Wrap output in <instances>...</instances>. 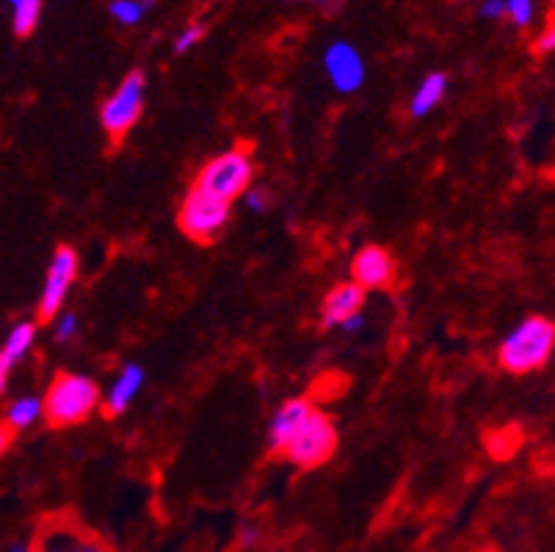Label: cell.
<instances>
[{
	"instance_id": "cell-1",
	"label": "cell",
	"mask_w": 555,
	"mask_h": 552,
	"mask_svg": "<svg viewBox=\"0 0 555 552\" xmlns=\"http://www.w3.org/2000/svg\"><path fill=\"white\" fill-rule=\"evenodd\" d=\"M100 406V387L89 376L58 370L45 398H42V420L47 428H72L86 423Z\"/></svg>"
},
{
	"instance_id": "cell-2",
	"label": "cell",
	"mask_w": 555,
	"mask_h": 552,
	"mask_svg": "<svg viewBox=\"0 0 555 552\" xmlns=\"http://www.w3.org/2000/svg\"><path fill=\"white\" fill-rule=\"evenodd\" d=\"M555 348V323L542 315H531L503 340L498 351L500 368L514 376H525L547 365Z\"/></svg>"
},
{
	"instance_id": "cell-3",
	"label": "cell",
	"mask_w": 555,
	"mask_h": 552,
	"mask_svg": "<svg viewBox=\"0 0 555 552\" xmlns=\"http://www.w3.org/2000/svg\"><path fill=\"white\" fill-rule=\"evenodd\" d=\"M147 100V75L144 69H130L100 108V125L108 136L111 150L122 147V141L130 136V130L139 125Z\"/></svg>"
},
{
	"instance_id": "cell-4",
	"label": "cell",
	"mask_w": 555,
	"mask_h": 552,
	"mask_svg": "<svg viewBox=\"0 0 555 552\" xmlns=\"http://www.w3.org/2000/svg\"><path fill=\"white\" fill-rule=\"evenodd\" d=\"M249 152H252L249 147H238V150L216 155L213 161H208L199 169L194 188L232 205L235 199H241L252 188L255 166H252V155Z\"/></svg>"
},
{
	"instance_id": "cell-5",
	"label": "cell",
	"mask_w": 555,
	"mask_h": 552,
	"mask_svg": "<svg viewBox=\"0 0 555 552\" xmlns=\"http://www.w3.org/2000/svg\"><path fill=\"white\" fill-rule=\"evenodd\" d=\"M31 552H114V547L75 514L56 511L36 525Z\"/></svg>"
},
{
	"instance_id": "cell-6",
	"label": "cell",
	"mask_w": 555,
	"mask_h": 552,
	"mask_svg": "<svg viewBox=\"0 0 555 552\" xmlns=\"http://www.w3.org/2000/svg\"><path fill=\"white\" fill-rule=\"evenodd\" d=\"M337 442H340V437H337L335 420L315 406L313 412L304 417L299 431L290 437V442L282 450V456L301 472L318 470V467H324L326 461L335 456Z\"/></svg>"
},
{
	"instance_id": "cell-7",
	"label": "cell",
	"mask_w": 555,
	"mask_h": 552,
	"mask_svg": "<svg viewBox=\"0 0 555 552\" xmlns=\"http://www.w3.org/2000/svg\"><path fill=\"white\" fill-rule=\"evenodd\" d=\"M227 221H230V205L221 202V199H213L199 188H191L180 202V210H177L180 232L188 241L202 243V246L219 241Z\"/></svg>"
},
{
	"instance_id": "cell-8",
	"label": "cell",
	"mask_w": 555,
	"mask_h": 552,
	"mask_svg": "<svg viewBox=\"0 0 555 552\" xmlns=\"http://www.w3.org/2000/svg\"><path fill=\"white\" fill-rule=\"evenodd\" d=\"M78 252L72 246H58L50 260V268L45 274V288L39 296V307H36V321L50 323L56 321L58 312L64 307V301L70 296V288L78 279Z\"/></svg>"
},
{
	"instance_id": "cell-9",
	"label": "cell",
	"mask_w": 555,
	"mask_h": 552,
	"mask_svg": "<svg viewBox=\"0 0 555 552\" xmlns=\"http://www.w3.org/2000/svg\"><path fill=\"white\" fill-rule=\"evenodd\" d=\"M324 69L329 75V81L340 94H354L362 89L365 83V58L357 47L337 39L324 50Z\"/></svg>"
},
{
	"instance_id": "cell-10",
	"label": "cell",
	"mask_w": 555,
	"mask_h": 552,
	"mask_svg": "<svg viewBox=\"0 0 555 552\" xmlns=\"http://www.w3.org/2000/svg\"><path fill=\"white\" fill-rule=\"evenodd\" d=\"M398 274L395 257L384 246H365L359 249L354 263H351V282L365 290L390 288Z\"/></svg>"
},
{
	"instance_id": "cell-11",
	"label": "cell",
	"mask_w": 555,
	"mask_h": 552,
	"mask_svg": "<svg viewBox=\"0 0 555 552\" xmlns=\"http://www.w3.org/2000/svg\"><path fill=\"white\" fill-rule=\"evenodd\" d=\"M365 307V290L354 285V282H340L326 293L324 307H321V326L324 329H335L343 326L348 318L359 315Z\"/></svg>"
},
{
	"instance_id": "cell-12",
	"label": "cell",
	"mask_w": 555,
	"mask_h": 552,
	"mask_svg": "<svg viewBox=\"0 0 555 552\" xmlns=\"http://www.w3.org/2000/svg\"><path fill=\"white\" fill-rule=\"evenodd\" d=\"M315 406L310 398H290L277 409L271 428H268V450L274 456H282V450L290 442V437L299 431V426L304 423V417L313 412Z\"/></svg>"
},
{
	"instance_id": "cell-13",
	"label": "cell",
	"mask_w": 555,
	"mask_h": 552,
	"mask_svg": "<svg viewBox=\"0 0 555 552\" xmlns=\"http://www.w3.org/2000/svg\"><path fill=\"white\" fill-rule=\"evenodd\" d=\"M144 379H147V373H144V368L136 365V362H130V365L122 368V373H119L114 384H111V390L105 392L103 414L108 417V420L128 412V406L133 403V398H136L141 387H144Z\"/></svg>"
},
{
	"instance_id": "cell-14",
	"label": "cell",
	"mask_w": 555,
	"mask_h": 552,
	"mask_svg": "<svg viewBox=\"0 0 555 552\" xmlns=\"http://www.w3.org/2000/svg\"><path fill=\"white\" fill-rule=\"evenodd\" d=\"M445 92H448V75L445 72H428L412 94V100H409V114L415 119L428 116L442 103Z\"/></svg>"
},
{
	"instance_id": "cell-15",
	"label": "cell",
	"mask_w": 555,
	"mask_h": 552,
	"mask_svg": "<svg viewBox=\"0 0 555 552\" xmlns=\"http://www.w3.org/2000/svg\"><path fill=\"white\" fill-rule=\"evenodd\" d=\"M34 340H36L34 321L17 323L12 332H9V337H6L3 348H0V359H3L9 368H14L17 362H23V359L28 357V351L34 348Z\"/></svg>"
},
{
	"instance_id": "cell-16",
	"label": "cell",
	"mask_w": 555,
	"mask_h": 552,
	"mask_svg": "<svg viewBox=\"0 0 555 552\" xmlns=\"http://www.w3.org/2000/svg\"><path fill=\"white\" fill-rule=\"evenodd\" d=\"M42 417V398H34V395H23L6 406V414H3V423L14 431H25L31 428Z\"/></svg>"
},
{
	"instance_id": "cell-17",
	"label": "cell",
	"mask_w": 555,
	"mask_h": 552,
	"mask_svg": "<svg viewBox=\"0 0 555 552\" xmlns=\"http://www.w3.org/2000/svg\"><path fill=\"white\" fill-rule=\"evenodd\" d=\"M12 6V28L17 39H28L42 20V0H6Z\"/></svg>"
},
{
	"instance_id": "cell-18",
	"label": "cell",
	"mask_w": 555,
	"mask_h": 552,
	"mask_svg": "<svg viewBox=\"0 0 555 552\" xmlns=\"http://www.w3.org/2000/svg\"><path fill=\"white\" fill-rule=\"evenodd\" d=\"M108 14L114 17L116 23L133 28V25H139L150 12L144 9L141 0H111V3H108Z\"/></svg>"
},
{
	"instance_id": "cell-19",
	"label": "cell",
	"mask_w": 555,
	"mask_h": 552,
	"mask_svg": "<svg viewBox=\"0 0 555 552\" xmlns=\"http://www.w3.org/2000/svg\"><path fill=\"white\" fill-rule=\"evenodd\" d=\"M520 442L522 437L517 428H500V431H495L489 437V450H492L495 459H509L511 453L520 448Z\"/></svg>"
},
{
	"instance_id": "cell-20",
	"label": "cell",
	"mask_w": 555,
	"mask_h": 552,
	"mask_svg": "<svg viewBox=\"0 0 555 552\" xmlns=\"http://www.w3.org/2000/svg\"><path fill=\"white\" fill-rule=\"evenodd\" d=\"M202 36H205V25H188V28H183L180 34L174 36V45L172 50L177 53V56H183V53H188L191 47H197L199 42H202Z\"/></svg>"
},
{
	"instance_id": "cell-21",
	"label": "cell",
	"mask_w": 555,
	"mask_h": 552,
	"mask_svg": "<svg viewBox=\"0 0 555 552\" xmlns=\"http://www.w3.org/2000/svg\"><path fill=\"white\" fill-rule=\"evenodd\" d=\"M503 3H506V14H509V20L517 25V28L531 25L533 0H503Z\"/></svg>"
},
{
	"instance_id": "cell-22",
	"label": "cell",
	"mask_w": 555,
	"mask_h": 552,
	"mask_svg": "<svg viewBox=\"0 0 555 552\" xmlns=\"http://www.w3.org/2000/svg\"><path fill=\"white\" fill-rule=\"evenodd\" d=\"M78 332H81V321H78L75 312H64L61 318H56V340L61 345L72 343L78 337Z\"/></svg>"
},
{
	"instance_id": "cell-23",
	"label": "cell",
	"mask_w": 555,
	"mask_h": 552,
	"mask_svg": "<svg viewBox=\"0 0 555 552\" xmlns=\"http://www.w3.org/2000/svg\"><path fill=\"white\" fill-rule=\"evenodd\" d=\"M243 202H246V207L249 210H255V213H266L268 205H271V199H268V191L266 188H249L246 194H243Z\"/></svg>"
},
{
	"instance_id": "cell-24",
	"label": "cell",
	"mask_w": 555,
	"mask_h": 552,
	"mask_svg": "<svg viewBox=\"0 0 555 552\" xmlns=\"http://www.w3.org/2000/svg\"><path fill=\"white\" fill-rule=\"evenodd\" d=\"M536 53H555V17L544 28V34L536 39Z\"/></svg>"
},
{
	"instance_id": "cell-25",
	"label": "cell",
	"mask_w": 555,
	"mask_h": 552,
	"mask_svg": "<svg viewBox=\"0 0 555 552\" xmlns=\"http://www.w3.org/2000/svg\"><path fill=\"white\" fill-rule=\"evenodd\" d=\"M503 14H506V3L503 0H484L481 3V17H486V20H498Z\"/></svg>"
},
{
	"instance_id": "cell-26",
	"label": "cell",
	"mask_w": 555,
	"mask_h": 552,
	"mask_svg": "<svg viewBox=\"0 0 555 552\" xmlns=\"http://www.w3.org/2000/svg\"><path fill=\"white\" fill-rule=\"evenodd\" d=\"M14 439H17V431L14 428H9L3 420H0V459L9 453V448L14 445Z\"/></svg>"
},
{
	"instance_id": "cell-27",
	"label": "cell",
	"mask_w": 555,
	"mask_h": 552,
	"mask_svg": "<svg viewBox=\"0 0 555 552\" xmlns=\"http://www.w3.org/2000/svg\"><path fill=\"white\" fill-rule=\"evenodd\" d=\"M362 326H365V318H362V312H359V315H354V318H348V321L343 323L340 329H343V332H348V334H354V332H359Z\"/></svg>"
},
{
	"instance_id": "cell-28",
	"label": "cell",
	"mask_w": 555,
	"mask_h": 552,
	"mask_svg": "<svg viewBox=\"0 0 555 552\" xmlns=\"http://www.w3.org/2000/svg\"><path fill=\"white\" fill-rule=\"evenodd\" d=\"M9 373H12V368L0 359V395L6 392V384H9Z\"/></svg>"
},
{
	"instance_id": "cell-29",
	"label": "cell",
	"mask_w": 555,
	"mask_h": 552,
	"mask_svg": "<svg viewBox=\"0 0 555 552\" xmlns=\"http://www.w3.org/2000/svg\"><path fill=\"white\" fill-rule=\"evenodd\" d=\"M9 552H31V544H25V541H14Z\"/></svg>"
}]
</instances>
